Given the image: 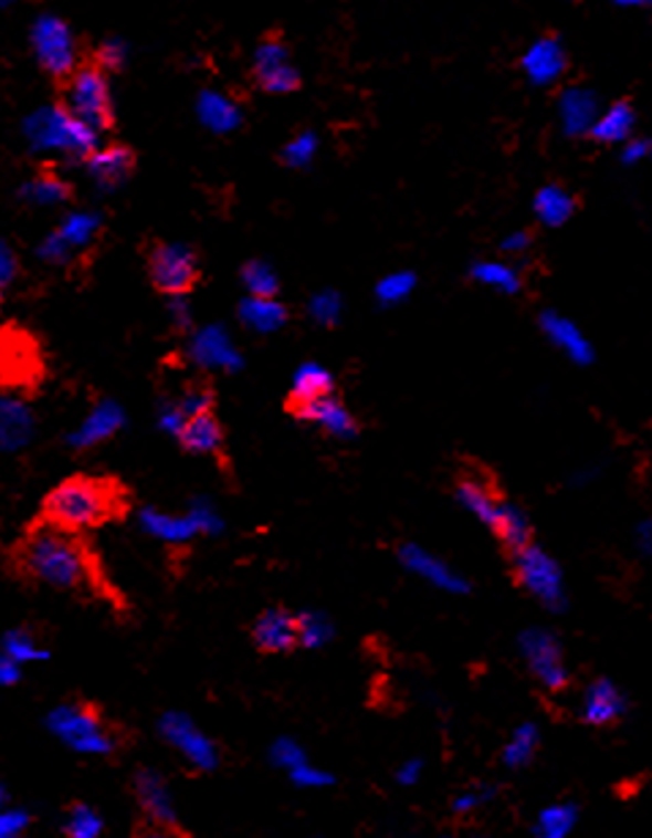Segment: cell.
Wrapping results in <instances>:
<instances>
[{
    "mask_svg": "<svg viewBox=\"0 0 652 838\" xmlns=\"http://www.w3.org/2000/svg\"><path fill=\"white\" fill-rule=\"evenodd\" d=\"M290 412H293L295 418H301V421H308L323 429V432L334 434V438H355V434H358V423H355V418L349 416L347 407L341 405L334 394L290 407Z\"/></svg>",
    "mask_w": 652,
    "mask_h": 838,
    "instance_id": "18",
    "label": "cell"
},
{
    "mask_svg": "<svg viewBox=\"0 0 652 838\" xmlns=\"http://www.w3.org/2000/svg\"><path fill=\"white\" fill-rule=\"evenodd\" d=\"M22 678V663L0 648V685H14Z\"/></svg>",
    "mask_w": 652,
    "mask_h": 838,
    "instance_id": "52",
    "label": "cell"
},
{
    "mask_svg": "<svg viewBox=\"0 0 652 838\" xmlns=\"http://www.w3.org/2000/svg\"><path fill=\"white\" fill-rule=\"evenodd\" d=\"M540 743V730L535 724H522L516 726L514 735H511L508 746H505L503 751V762L505 767H511V771H519V767L527 765L529 760H533L535 748H538Z\"/></svg>",
    "mask_w": 652,
    "mask_h": 838,
    "instance_id": "38",
    "label": "cell"
},
{
    "mask_svg": "<svg viewBox=\"0 0 652 838\" xmlns=\"http://www.w3.org/2000/svg\"><path fill=\"white\" fill-rule=\"evenodd\" d=\"M25 137L39 154H61L77 161H85L102 145V134L69 113L61 102L28 115Z\"/></svg>",
    "mask_w": 652,
    "mask_h": 838,
    "instance_id": "4",
    "label": "cell"
},
{
    "mask_svg": "<svg viewBox=\"0 0 652 838\" xmlns=\"http://www.w3.org/2000/svg\"><path fill=\"white\" fill-rule=\"evenodd\" d=\"M399 561L407 572L421 576L423 582H429V585L437 587V590L467 593V582H464V576H459L445 561L434 557L432 552H427L423 546L404 544L399 549Z\"/></svg>",
    "mask_w": 652,
    "mask_h": 838,
    "instance_id": "17",
    "label": "cell"
},
{
    "mask_svg": "<svg viewBox=\"0 0 652 838\" xmlns=\"http://www.w3.org/2000/svg\"><path fill=\"white\" fill-rule=\"evenodd\" d=\"M637 538H639V549H642L644 555H648L650 561H652V520L642 522V525H639Z\"/></svg>",
    "mask_w": 652,
    "mask_h": 838,
    "instance_id": "57",
    "label": "cell"
},
{
    "mask_svg": "<svg viewBox=\"0 0 652 838\" xmlns=\"http://www.w3.org/2000/svg\"><path fill=\"white\" fill-rule=\"evenodd\" d=\"M17 268L20 265H17L14 252L9 249V243L0 241V290H3L6 284L17 276Z\"/></svg>",
    "mask_w": 652,
    "mask_h": 838,
    "instance_id": "54",
    "label": "cell"
},
{
    "mask_svg": "<svg viewBox=\"0 0 652 838\" xmlns=\"http://www.w3.org/2000/svg\"><path fill=\"white\" fill-rule=\"evenodd\" d=\"M494 797V789L492 787H475V789H467V793H462L453 800V811L459 814H467V811H475V808L486 806L488 800Z\"/></svg>",
    "mask_w": 652,
    "mask_h": 838,
    "instance_id": "49",
    "label": "cell"
},
{
    "mask_svg": "<svg viewBox=\"0 0 652 838\" xmlns=\"http://www.w3.org/2000/svg\"><path fill=\"white\" fill-rule=\"evenodd\" d=\"M492 530L499 535V541H503L511 552L533 544V527H529L527 514H524L519 505H514V503L499 505V516Z\"/></svg>",
    "mask_w": 652,
    "mask_h": 838,
    "instance_id": "35",
    "label": "cell"
},
{
    "mask_svg": "<svg viewBox=\"0 0 652 838\" xmlns=\"http://www.w3.org/2000/svg\"><path fill=\"white\" fill-rule=\"evenodd\" d=\"M197 121L206 126L208 132L213 134H232L235 129H241L243 124V109L235 98L227 96L224 91H200L197 96Z\"/></svg>",
    "mask_w": 652,
    "mask_h": 838,
    "instance_id": "23",
    "label": "cell"
},
{
    "mask_svg": "<svg viewBox=\"0 0 652 838\" xmlns=\"http://www.w3.org/2000/svg\"><path fill=\"white\" fill-rule=\"evenodd\" d=\"M527 249H529V232L514 230L503 238V252L522 254V252H527Z\"/></svg>",
    "mask_w": 652,
    "mask_h": 838,
    "instance_id": "55",
    "label": "cell"
},
{
    "mask_svg": "<svg viewBox=\"0 0 652 838\" xmlns=\"http://www.w3.org/2000/svg\"><path fill=\"white\" fill-rule=\"evenodd\" d=\"M308 314H312L314 323L330 328L341 317V295L336 290H323V293H317L308 301Z\"/></svg>",
    "mask_w": 652,
    "mask_h": 838,
    "instance_id": "46",
    "label": "cell"
},
{
    "mask_svg": "<svg viewBox=\"0 0 652 838\" xmlns=\"http://www.w3.org/2000/svg\"><path fill=\"white\" fill-rule=\"evenodd\" d=\"M568 52L557 36H540L524 50L522 72L535 88H549L566 74Z\"/></svg>",
    "mask_w": 652,
    "mask_h": 838,
    "instance_id": "16",
    "label": "cell"
},
{
    "mask_svg": "<svg viewBox=\"0 0 652 838\" xmlns=\"http://www.w3.org/2000/svg\"><path fill=\"white\" fill-rule=\"evenodd\" d=\"M139 522H143V527L148 530L150 535H156V538L165 541V544H183L191 535L200 533V527H197V522L191 520V516L161 514V511L154 509H145L143 514H139Z\"/></svg>",
    "mask_w": 652,
    "mask_h": 838,
    "instance_id": "33",
    "label": "cell"
},
{
    "mask_svg": "<svg viewBox=\"0 0 652 838\" xmlns=\"http://www.w3.org/2000/svg\"><path fill=\"white\" fill-rule=\"evenodd\" d=\"M330 394H334V377H330V371L325 369V366L308 360V364L298 366V371H295L293 388H290L287 407L330 397Z\"/></svg>",
    "mask_w": 652,
    "mask_h": 838,
    "instance_id": "31",
    "label": "cell"
},
{
    "mask_svg": "<svg viewBox=\"0 0 652 838\" xmlns=\"http://www.w3.org/2000/svg\"><path fill=\"white\" fill-rule=\"evenodd\" d=\"M271 762L276 767H287V771H293V767L304 765L306 754L295 741H290V737H278V741L271 746Z\"/></svg>",
    "mask_w": 652,
    "mask_h": 838,
    "instance_id": "47",
    "label": "cell"
},
{
    "mask_svg": "<svg viewBox=\"0 0 652 838\" xmlns=\"http://www.w3.org/2000/svg\"><path fill=\"white\" fill-rule=\"evenodd\" d=\"M102 828H104L102 817H98L91 806H85V803H74V806L69 808V819L63 830L74 838H93L102 834Z\"/></svg>",
    "mask_w": 652,
    "mask_h": 838,
    "instance_id": "45",
    "label": "cell"
},
{
    "mask_svg": "<svg viewBox=\"0 0 652 838\" xmlns=\"http://www.w3.org/2000/svg\"><path fill=\"white\" fill-rule=\"evenodd\" d=\"M25 825H28L25 814L3 811V808H0V838L22 834V830H25Z\"/></svg>",
    "mask_w": 652,
    "mask_h": 838,
    "instance_id": "53",
    "label": "cell"
},
{
    "mask_svg": "<svg viewBox=\"0 0 652 838\" xmlns=\"http://www.w3.org/2000/svg\"><path fill=\"white\" fill-rule=\"evenodd\" d=\"M178 446L186 453L197 457H213L224 462V427H221L217 407H206L200 412H191L175 432Z\"/></svg>",
    "mask_w": 652,
    "mask_h": 838,
    "instance_id": "15",
    "label": "cell"
},
{
    "mask_svg": "<svg viewBox=\"0 0 652 838\" xmlns=\"http://www.w3.org/2000/svg\"><path fill=\"white\" fill-rule=\"evenodd\" d=\"M46 724L69 748L80 751V754L107 756L129 746V735L124 726L109 721L96 702H66V705L52 710Z\"/></svg>",
    "mask_w": 652,
    "mask_h": 838,
    "instance_id": "3",
    "label": "cell"
},
{
    "mask_svg": "<svg viewBox=\"0 0 652 838\" xmlns=\"http://www.w3.org/2000/svg\"><path fill=\"white\" fill-rule=\"evenodd\" d=\"M9 568L22 585L50 587L83 601H107L126 609L124 596L109 582L102 557L83 533L33 520L22 538L11 546Z\"/></svg>",
    "mask_w": 652,
    "mask_h": 838,
    "instance_id": "1",
    "label": "cell"
},
{
    "mask_svg": "<svg viewBox=\"0 0 652 838\" xmlns=\"http://www.w3.org/2000/svg\"><path fill=\"white\" fill-rule=\"evenodd\" d=\"M31 50L39 69L55 85L66 83L74 69L85 61L80 55V42L74 36L72 25L55 14H42L31 25Z\"/></svg>",
    "mask_w": 652,
    "mask_h": 838,
    "instance_id": "8",
    "label": "cell"
},
{
    "mask_svg": "<svg viewBox=\"0 0 652 838\" xmlns=\"http://www.w3.org/2000/svg\"><path fill=\"white\" fill-rule=\"evenodd\" d=\"M241 282L249 290V295H260V298H276L278 293V276L265 260H249L241 268Z\"/></svg>",
    "mask_w": 652,
    "mask_h": 838,
    "instance_id": "40",
    "label": "cell"
},
{
    "mask_svg": "<svg viewBox=\"0 0 652 838\" xmlns=\"http://www.w3.org/2000/svg\"><path fill=\"white\" fill-rule=\"evenodd\" d=\"M514 566L524 590L533 598H538L546 609L562 612L568 607L566 587H562V568L549 552L535 544L522 546V549L514 552Z\"/></svg>",
    "mask_w": 652,
    "mask_h": 838,
    "instance_id": "9",
    "label": "cell"
},
{
    "mask_svg": "<svg viewBox=\"0 0 652 838\" xmlns=\"http://www.w3.org/2000/svg\"><path fill=\"white\" fill-rule=\"evenodd\" d=\"M579 823V808L574 803H557L544 808L533 825V834L540 838H566Z\"/></svg>",
    "mask_w": 652,
    "mask_h": 838,
    "instance_id": "37",
    "label": "cell"
},
{
    "mask_svg": "<svg viewBox=\"0 0 652 838\" xmlns=\"http://www.w3.org/2000/svg\"><path fill=\"white\" fill-rule=\"evenodd\" d=\"M0 648L6 650L9 656H14L17 661L25 663V661H39V659H46V648L42 642H39V631H33V628H14V631H9L3 637V642H0Z\"/></svg>",
    "mask_w": 652,
    "mask_h": 838,
    "instance_id": "39",
    "label": "cell"
},
{
    "mask_svg": "<svg viewBox=\"0 0 652 838\" xmlns=\"http://www.w3.org/2000/svg\"><path fill=\"white\" fill-rule=\"evenodd\" d=\"M601 104H598L596 93L587 88H568L562 91L560 102H557V118H560L562 132L568 137H585L592 132Z\"/></svg>",
    "mask_w": 652,
    "mask_h": 838,
    "instance_id": "24",
    "label": "cell"
},
{
    "mask_svg": "<svg viewBox=\"0 0 652 838\" xmlns=\"http://www.w3.org/2000/svg\"><path fill=\"white\" fill-rule=\"evenodd\" d=\"M456 500L467 514H473L475 520H481L486 527H494V522H497V516H499V505H503L492 492H488L486 484H481V481H473V479L459 484Z\"/></svg>",
    "mask_w": 652,
    "mask_h": 838,
    "instance_id": "34",
    "label": "cell"
},
{
    "mask_svg": "<svg viewBox=\"0 0 652 838\" xmlns=\"http://www.w3.org/2000/svg\"><path fill=\"white\" fill-rule=\"evenodd\" d=\"M132 486L118 475L77 473L44 494L39 520L85 533V530L126 522L132 514Z\"/></svg>",
    "mask_w": 652,
    "mask_h": 838,
    "instance_id": "2",
    "label": "cell"
},
{
    "mask_svg": "<svg viewBox=\"0 0 652 838\" xmlns=\"http://www.w3.org/2000/svg\"><path fill=\"white\" fill-rule=\"evenodd\" d=\"M650 154H652V148L648 139H625V143H622L620 159L625 161V165H639V161L648 159Z\"/></svg>",
    "mask_w": 652,
    "mask_h": 838,
    "instance_id": "51",
    "label": "cell"
},
{
    "mask_svg": "<svg viewBox=\"0 0 652 838\" xmlns=\"http://www.w3.org/2000/svg\"><path fill=\"white\" fill-rule=\"evenodd\" d=\"M107 77L109 74L104 69H98L91 57H85L74 69L72 77L57 85V93H61L57 102L98 134H109L115 129V102Z\"/></svg>",
    "mask_w": 652,
    "mask_h": 838,
    "instance_id": "5",
    "label": "cell"
},
{
    "mask_svg": "<svg viewBox=\"0 0 652 838\" xmlns=\"http://www.w3.org/2000/svg\"><path fill=\"white\" fill-rule=\"evenodd\" d=\"M33 438V412L14 394L0 391V451H20Z\"/></svg>",
    "mask_w": 652,
    "mask_h": 838,
    "instance_id": "25",
    "label": "cell"
},
{
    "mask_svg": "<svg viewBox=\"0 0 652 838\" xmlns=\"http://www.w3.org/2000/svg\"><path fill=\"white\" fill-rule=\"evenodd\" d=\"M120 427H124V410H120L118 405H113V401H104L102 407H96V410L85 418L83 427L69 438V442H72L74 448H80V451H85V448H93L98 446V442L113 438Z\"/></svg>",
    "mask_w": 652,
    "mask_h": 838,
    "instance_id": "26",
    "label": "cell"
},
{
    "mask_svg": "<svg viewBox=\"0 0 652 838\" xmlns=\"http://www.w3.org/2000/svg\"><path fill=\"white\" fill-rule=\"evenodd\" d=\"M102 230H104V219L93 211L69 213V217L55 227L57 235L66 241V247L72 249L77 258H85V254L96 247Z\"/></svg>",
    "mask_w": 652,
    "mask_h": 838,
    "instance_id": "27",
    "label": "cell"
},
{
    "mask_svg": "<svg viewBox=\"0 0 652 838\" xmlns=\"http://www.w3.org/2000/svg\"><path fill=\"white\" fill-rule=\"evenodd\" d=\"M20 197L31 206H63L74 197L72 184L55 170V167H42L25 186H22Z\"/></svg>",
    "mask_w": 652,
    "mask_h": 838,
    "instance_id": "28",
    "label": "cell"
},
{
    "mask_svg": "<svg viewBox=\"0 0 652 838\" xmlns=\"http://www.w3.org/2000/svg\"><path fill=\"white\" fill-rule=\"evenodd\" d=\"M416 284H418V279L412 271H393L377 282L375 295L382 306H399L401 301L410 298Z\"/></svg>",
    "mask_w": 652,
    "mask_h": 838,
    "instance_id": "41",
    "label": "cell"
},
{
    "mask_svg": "<svg viewBox=\"0 0 652 838\" xmlns=\"http://www.w3.org/2000/svg\"><path fill=\"white\" fill-rule=\"evenodd\" d=\"M238 317L254 334H273V331L284 328L287 323V310L278 304L276 298H260V295H249L241 306H238Z\"/></svg>",
    "mask_w": 652,
    "mask_h": 838,
    "instance_id": "29",
    "label": "cell"
},
{
    "mask_svg": "<svg viewBox=\"0 0 652 838\" xmlns=\"http://www.w3.org/2000/svg\"><path fill=\"white\" fill-rule=\"evenodd\" d=\"M625 710V694L607 678H598L596 683L587 685L585 696H581V719L592 726H607L611 721L622 719Z\"/></svg>",
    "mask_w": 652,
    "mask_h": 838,
    "instance_id": "22",
    "label": "cell"
},
{
    "mask_svg": "<svg viewBox=\"0 0 652 838\" xmlns=\"http://www.w3.org/2000/svg\"><path fill=\"white\" fill-rule=\"evenodd\" d=\"M519 653L540 685L549 691L566 689L568 667L562 659V645L555 633L546 628H527L519 637Z\"/></svg>",
    "mask_w": 652,
    "mask_h": 838,
    "instance_id": "10",
    "label": "cell"
},
{
    "mask_svg": "<svg viewBox=\"0 0 652 838\" xmlns=\"http://www.w3.org/2000/svg\"><path fill=\"white\" fill-rule=\"evenodd\" d=\"M290 778H293L298 787H328L330 782H334V776L325 771H317V767H312L308 762H304V765L293 767L290 771Z\"/></svg>",
    "mask_w": 652,
    "mask_h": 838,
    "instance_id": "48",
    "label": "cell"
},
{
    "mask_svg": "<svg viewBox=\"0 0 652 838\" xmlns=\"http://www.w3.org/2000/svg\"><path fill=\"white\" fill-rule=\"evenodd\" d=\"M330 637H334V626H330V620L325 618V615H319V612L298 615V645L314 650V648L328 645Z\"/></svg>",
    "mask_w": 652,
    "mask_h": 838,
    "instance_id": "44",
    "label": "cell"
},
{
    "mask_svg": "<svg viewBox=\"0 0 652 838\" xmlns=\"http://www.w3.org/2000/svg\"><path fill=\"white\" fill-rule=\"evenodd\" d=\"M317 134L314 132H301L290 139L287 145L282 148V165L290 167V170H306L308 165L317 156Z\"/></svg>",
    "mask_w": 652,
    "mask_h": 838,
    "instance_id": "43",
    "label": "cell"
},
{
    "mask_svg": "<svg viewBox=\"0 0 652 838\" xmlns=\"http://www.w3.org/2000/svg\"><path fill=\"white\" fill-rule=\"evenodd\" d=\"M650 148H652V143H650Z\"/></svg>",
    "mask_w": 652,
    "mask_h": 838,
    "instance_id": "61",
    "label": "cell"
},
{
    "mask_svg": "<svg viewBox=\"0 0 652 838\" xmlns=\"http://www.w3.org/2000/svg\"><path fill=\"white\" fill-rule=\"evenodd\" d=\"M252 639L262 653H290L298 648V615L267 609L254 622Z\"/></svg>",
    "mask_w": 652,
    "mask_h": 838,
    "instance_id": "21",
    "label": "cell"
},
{
    "mask_svg": "<svg viewBox=\"0 0 652 838\" xmlns=\"http://www.w3.org/2000/svg\"><path fill=\"white\" fill-rule=\"evenodd\" d=\"M91 61L96 63L98 69H104L107 74L124 72L126 61H129V44L118 36L102 39V42L91 50Z\"/></svg>",
    "mask_w": 652,
    "mask_h": 838,
    "instance_id": "42",
    "label": "cell"
},
{
    "mask_svg": "<svg viewBox=\"0 0 652 838\" xmlns=\"http://www.w3.org/2000/svg\"><path fill=\"white\" fill-rule=\"evenodd\" d=\"M189 516L197 522L200 533H219V530H221L219 514L208 503H197L194 509H191Z\"/></svg>",
    "mask_w": 652,
    "mask_h": 838,
    "instance_id": "50",
    "label": "cell"
},
{
    "mask_svg": "<svg viewBox=\"0 0 652 838\" xmlns=\"http://www.w3.org/2000/svg\"><path fill=\"white\" fill-rule=\"evenodd\" d=\"M421 767H423L421 760L404 762V765H401L399 771H396V778H399V784H404V787H412V784H416L418 778H421Z\"/></svg>",
    "mask_w": 652,
    "mask_h": 838,
    "instance_id": "56",
    "label": "cell"
},
{
    "mask_svg": "<svg viewBox=\"0 0 652 838\" xmlns=\"http://www.w3.org/2000/svg\"><path fill=\"white\" fill-rule=\"evenodd\" d=\"M252 74L262 91L276 93V96L301 88L298 69L290 61L287 44L278 42V39H265V42L257 44L252 55Z\"/></svg>",
    "mask_w": 652,
    "mask_h": 838,
    "instance_id": "11",
    "label": "cell"
},
{
    "mask_svg": "<svg viewBox=\"0 0 652 838\" xmlns=\"http://www.w3.org/2000/svg\"><path fill=\"white\" fill-rule=\"evenodd\" d=\"M0 301H3V298H0Z\"/></svg>",
    "mask_w": 652,
    "mask_h": 838,
    "instance_id": "62",
    "label": "cell"
},
{
    "mask_svg": "<svg viewBox=\"0 0 652 838\" xmlns=\"http://www.w3.org/2000/svg\"><path fill=\"white\" fill-rule=\"evenodd\" d=\"M191 358L206 369L238 371L243 366L241 353L232 345L230 334L219 325H208V328L197 331L194 339H191Z\"/></svg>",
    "mask_w": 652,
    "mask_h": 838,
    "instance_id": "20",
    "label": "cell"
},
{
    "mask_svg": "<svg viewBox=\"0 0 652 838\" xmlns=\"http://www.w3.org/2000/svg\"><path fill=\"white\" fill-rule=\"evenodd\" d=\"M633 126H637V113H633L631 104L614 102L598 113L590 134L598 143H625V139H631Z\"/></svg>",
    "mask_w": 652,
    "mask_h": 838,
    "instance_id": "32",
    "label": "cell"
},
{
    "mask_svg": "<svg viewBox=\"0 0 652 838\" xmlns=\"http://www.w3.org/2000/svg\"><path fill=\"white\" fill-rule=\"evenodd\" d=\"M46 360L44 347L31 331L20 325L0 328V391L36 394L44 386Z\"/></svg>",
    "mask_w": 652,
    "mask_h": 838,
    "instance_id": "6",
    "label": "cell"
},
{
    "mask_svg": "<svg viewBox=\"0 0 652 838\" xmlns=\"http://www.w3.org/2000/svg\"><path fill=\"white\" fill-rule=\"evenodd\" d=\"M540 331L546 334V339L557 347L566 358L574 360L576 366H587L596 358L590 339L579 331V325L574 320H568L560 312H544L540 314Z\"/></svg>",
    "mask_w": 652,
    "mask_h": 838,
    "instance_id": "19",
    "label": "cell"
},
{
    "mask_svg": "<svg viewBox=\"0 0 652 838\" xmlns=\"http://www.w3.org/2000/svg\"><path fill=\"white\" fill-rule=\"evenodd\" d=\"M161 735H165V741L170 743L172 748L180 751V756H183L191 771L206 773L219 765V748L213 746L211 737H206L191 724L189 715L167 713L165 719H161Z\"/></svg>",
    "mask_w": 652,
    "mask_h": 838,
    "instance_id": "12",
    "label": "cell"
},
{
    "mask_svg": "<svg viewBox=\"0 0 652 838\" xmlns=\"http://www.w3.org/2000/svg\"><path fill=\"white\" fill-rule=\"evenodd\" d=\"M145 271L156 293L167 298H186L194 293L202 279L200 258L194 249L186 243L159 241V238L145 247Z\"/></svg>",
    "mask_w": 652,
    "mask_h": 838,
    "instance_id": "7",
    "label": "cell"
},
{
    "mask_svg": "<svg viewBox=\"0 0 652 838\" xmlns=\"http://www.w3.org/2000/svg\"><path fill=\"white\" fill-rule=\"evenodd\" d=\"M3 803H6V793H3V784H0V808H3Z\"/></svg>",
    "mask_w": 652,
    "mask_h": 838,
    "instance_id": "59",
    "label": "cell"
},
{
    "mask_svg": "<svg viewBox=\"0 0 652 838\" xmlns=\"http://www.w3.org/2000/svg\"><path fill=\"white\" fill-rule=\"evenodd\" d=\"M85 172L102 191H113L124 186L137 172V150L126 143L98 145L83 161Z\"/></svg>",
    "mask_w": 652,
    "mask_h": 838,
    "instance_id": "14",
    "label": "cell"
},
{
    "mask_svg": "<svg viewBox=\"0 0 652 838\" xmlns=\"http://www.w3.org/2000/svg\"><path fill=\"white\" fill-rule=\"evenodd\" d=\"M470 276H473L479 284H483V287H492L505 295H514L522 290L519 271L508 263H497V260H481V263H475L473 268H470Z\"/></svg>",
    "mask_w": 652,
    "mask_h": 838,
    "instance_id": "36",
    "label": "cell"
},
{
    "mask_svg": "<svg viewBox=\"0 0 652 838\" xmlns=\"http://www.w3.org/2000/svg\"><path fill=\"white\" fill-rule=\"evenodd\" d=\"M574 211H576L574 197H570V191L562 189V186L546 184L544 189L535 191L533 213L540 224L562 227L570 217H574Z\"/></svg>",
    "mask_w": 652,
    "mask_h": 838,
    "instance_id": "30",
    "label": "cell"
},
{
    "mask_svg": "<svg viewBox=\"0 0 652 838\" xmlns=\"http://www.w3.org/2000/svg\"><path fill=\"white\" fill-rule=\"evenodd\" d=\"M11 3V0H0V6H9Z\"/></svg>",
    "mask_w": 652,
    "mask_h": 838,
    "instance_id": "60",
    "label": "cell"
},
{
    "mask_svg": "<svg viewBox=\"0 0 652 838\" xmlns=\"http://www.w3.org/2000/svg\"><path fill=\"white\" fill-rule=\"evenodd\" d=\"M134 797L139 803L145 823L156 830V834H180V825L175 819V808L167 793V784L159 773L154 771H137L134 773Z\"/></svg>",
    "mask_w": 652,
    "mask_h": 838,
    "instance_id": "13",
    "label": "cell"
},
{
    "mask_svg": "<svg viewBox=\"0 0 652 838\" xmlns=\"http://www.w3.org/2000/svg\"><path fill=\"white\" fill-rule=\"evenodd\" d=\"M614 6H622V9H644V6H652V0H611Z\"/></svg>",
    "mask_w": 652,
    "mask_h": 838,
    "instance_id": "58",
    "label": "cell"
}]
</instances>
